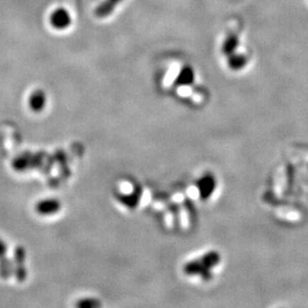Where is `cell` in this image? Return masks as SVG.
Returning <instances> with one entry per match:
<instances>
[{"instance_id": "277c9868", "label": "cell", "mask_w": 308, "mask_h": 308, "mask_svg": "<svg viewBox=\"0 0 308 308\" xmlns=\"http://www.w3.org/2000/svg\"><path fill=\"white\" fill-rule=\"evenodd\" d=\"M6 252L7 247L5 243L0 238V278L3 280H8L12 271L11 264L6 256Z\"/></svg>"}, {"instance_id": "5b68a950", "label": "cell", "mask_w": 308, "mask_h": 308, "mask_svg": "<svg viewBox=\"0 0 308 308\" xmlns=\"http://www.w3.org/2000/svg\"><path fill=\"white\" fill-rule=\"evenodd\" d=\"M29 107L34 112H41L46 105V95L42 90H35L29 97Z\"/></svg>"}, {"instance_id": "3957f363", "label": "cell", "mask_w": 308, "mask_h": 308, "mask_svg": "<svg viewBox=\"0 0 308 308\" xmlns=\"http://www.w3.org/2000/svg\"><path fill=\"white\" fill-rule=\"evenodd\" d=\"M61 202L57 198H45L35 206V211L41 216H51L61 210Z\"/></svg>"}, {"instance_id": "6da1fadb", "label": "cell", "mask_w": 308, "mask_h": 308, "mask_svg": "<svg viewBox=\"0 0 308 308\" xmlns=\"http://www.w3.org/2000/svg\"><path fill=\"white\" fill-rule=\"evenodd\" d=\"M48 20L51 27L59 31L69 28L73 22L71 12L65 7L53 8L48 16Z\"/></svg>"}, {"instance_id": "8992f818", "label": "cell", "mask_w": 308, "mask_h": 308, "mask_svg": "<svg viewBox=\"0 0 308 308\" xmlns=\"http://www.w3.org/2000/svg\"><path fill=\"white\" fill-rule=\"evenodd\" d=\"M76 305L79 307H99L101 306V303L97 299H83Z\"/></svg>"}, {"instance_id": "7a4b0ae2", "label": "cell", "mask_w": 308, "mask_h": 308, "mask_svg": "<svg viewBox=\"0 0 308 308\" xmlns=\"http://www.w3.org/2000/svg\"><path fill=\"white\" fill-rule=\"evenodd\" d=\"M14 277L18 282H23L27 278L26 271V252L24 248L17 247L13 254V267Z\"/></svg>"}]
</instances>
